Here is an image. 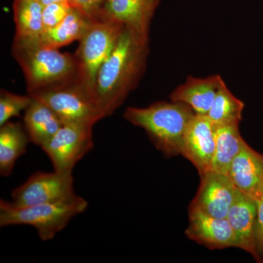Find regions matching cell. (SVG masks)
I'll return each mask as SVG.
<instances>
[{"label": "cell", "instance_id": "obj_1", "mask_svg": "<svg viewBox=\"0 0 263 263\" xmlns=\"http://www.w3.org/2000/svg\"><path fill=\"white\" fill-rule=\"evenodd\" d=\"M149 54V39L124 27L117 45L100 67L95 98L104 117L112 115L143 77Z\"/></svg>", "mask_w": 263, "mask_h": 263}, {"label": "cell", "instance_id": "obj_2", "mask_svg": "<svg viewBox=\"0 0 263 263\" xmlns=\"http://www.w3.org/2000/svg\"><path fill=\"white\" fill-rule=\"evenodd\" d=\"M12 53L24 76L28 95L76 81L75 55L43 44L40 37L13 40Z\"/></svg>", "mask_w": 263, "mask_h": 263}, {"label": "cell", "instance_id": "obj_3", "mask_svg": "<svg viewBox=\"0 0 263 263\" xmlns=\"http://www.w3.org/2000/svg\"><path fill=\"white\" fill-rule=\"evenodd\" d=\"M195 111L179 102H157L146 108L129 107L124 117L144 129L156 148L166 157L181 155L183 138Z\"/></svg>", "mask_w": 263, "mask_h": 263}, {"label": "cell", "instance_id": "obj_4", "mask_svg": "<svg viewBox=\"0 0 263 263\" xmlns=\"http://www.w3.org/2000/svg\"><path fill=\"white\" fill-rule=\"evenodd\" d=\"M87 207L88 202L77 195L67 200L24 207L13 206L10 202L1 200L0 226H32L41 240H49Z\"/></svg>", "mask_w": 263, "mask_h": 263}, {"label": "cell", "instance_id": "obj_5", "mask_svg": "<svg viewBox=\"0 0 263 263\" xmlns=\"http://www.w3.org/2000/svg\"><path fill=\"white\" fill-rule=\"evenodd\" d=\"M124 27L122 24L98 17L93 19L79 41V46L74 53L77 62L76 81L95 100L99 70L117 45Z\"/></svg>", "mask_w": 263, "mask_h": 263}, {"label": "cell", "instance_id": "obj_6", "mask_svg": "<svg viewBox=\"0 0 263 263\" xmlns=\"http://www.w3.org/2000/svg\"><path fill=\"white\" fill-rule=\"evenodd\" d=\"M29 95L46 103L63 124L94 127L105 118L95 99L76 81L57 85Z\"/></svg>", "mask_w": 263, "mask_h": 263}, {"label": "cell", "instance_id": "obj_7", "mask_svg": "<svg viewBox=\"0 0 263 263\" xmlns=\"http://www.w3.org/2000/svg\"><path fill=\"white\" fill-rule=\"evenodd\" d=\"M92 126L63 124L49 141L41 146L55 171L72 174L76 164L93 148Z\"/></svg>", "mask_w": 263, "mask_h": 263}, {"label": "cell", "instance_id": "obj_8", "mask_svg": "<svg viewBox=\"0 0 263 263\" xmlns=\"http://www.w3.org/2000/svg\"><path fill=\"white\" fill-rule=\"evenodd\" d=\"M72 174L35 172L12 192L13 206L24 207L60 201L75 197Z\"/></svg>", "mask_w": 263, "mask_h": 263}, {"label": "cell", "instance_id": "obj_9", "mask_svg": "<svg viewBox=\"0 0 263 263\" xmlns=\"http://www.w3.org/2000/svg\"><path fill=\"white\" fill-rule=\"evenodd\" d=\"M200 176V186L189 210L199 211L213 217L227 218L236 191L229 176L209 171Z\"/></svg>", "mask_w": 263, "mask_h": 263}, {"label": "cell", "instance_id": "obj_10", "mask_svg": "<svg viewBox=\"0 0 263 263\" xmlns=\"http://www.w3.org/2000/svg\"><path fill=\"white\" fill-rule=\"evenodd\" d=\"M215 148L214 124L207 116L195 114L183 138L181 155L193 163L201 176L211 171Z\"/></svg>", "mask_w": 263, "mask_h": 263}, {"label": "cell", "instance_id": "obj_11", "mask_svg": "<svg viewBox=\"0 0 263 263\" xmlns=\"http://www.w3.org/2000/svg\"><path fill=\"white\" fill-rule=\"evenodd\" d=\"M160 3L161 0H107L98 17L122 24L149 39L151 24Z\"/></svg>", "mask_w": 263, "mask_h": 263}, {"label": "cell", "instance_id": "obj_12", "mask_svg": "<svg viewBox=\"0 0 263 263\" xmlns=\"http://www.w3.org/2000/svg\"><path fill=\"white\" fill-rule=\"evenodd\" d=\"M188 238L209 249L238 248L233 228L227 218L213 217L196 210H189Z\"/></svg>", "mask_w": 263, "mask_h": 263}, {"label": "cell", "instance_id": "obj_13", "mask_svg": "<svg viewBox=\"0 0 263 263\" xmlns=\"http://www.w3.org/2000/svg\"><path fill=\"white\" fill-rule=\"evenodd\" d=\"M257 214V199L236 188L234 200L227 219L234 232L238 249L252 255L254 254V233Z\"/></svg>", "mask_w": 263, "mask_h": 263}, {"label": "cell", "instance_id": "obj_14", "mask_svg": "<svg viewBox=\"0 0 263 263\" xmlns=\"http://www.w3.org/2000/svg\"><path fill=\"white\" fill-rule=\"evenodd\" d=\"M223 82L219 75L205 78L190 76L173 91L170 99L171 101L186 104L196 114L206 116Z\"/></svg>", "mask_w": 263, "mask_h": 263}, {"label": "cell", "instance_id": "obj_15", "mask_svg": "<svg viewBox=\"0 0 263 263\" xmlns=\"http://www.w3.org/2000/svg\"><path fill=\"white\" fill-rule=\"evenodd\" d=\"M228 175L235 187L257 199L263 181V155L245 142Z\"/></svg>", "mask_w": 263, "mask_h": 263}, {"label": "cell", "instance_id": "obj_16", "mask_svg": "<svg viewBox=\"0 0 263 263\" xmlns=\"http://www.w3.org/2000/svg\"><path fill=\"white\" fill-rule=\"evenodd\" d=\"M24 122L30 141L41 147L63 125L61 119L51 108L33 98L32 103L24 111Z\"/></svg>", "mask_w": 263, "mask_h": 263}, {"label": "cell", "instance_id": "obj_17", "mask_svg": "<svg viewBox=\"0 0 263 263\" xmlns=\"http://www.w3.org/2000/svg\"><path fill=\"white\" fill-rule=\"evenodd\" d=\"M30 141L25 127L18 122L0 126V174L8 177L13 172L17 160L26 153Z\"/></svg>", "mask_w": 263, "mask_h": 263}, {"label": "cell", "instance_id": "obj_18", "mask_svg": "<svg viewBox=\"0 0 263 263\" xmlns=\"http://www.w3.org/2000/svg\"><path fill=\"white\" fill-rule=\"evenodd\" d=\"M93 19L73 8L56 27L43 31L40 41L46 46L59 49L73 41H79Z\"/></svg>", "mask_w": 263, "mask_h": 263}, {"label": "cell", "instance_id": "obj_19", "mask_svg": "<svg viewBox=\"0 0 263 263\" xmlns=\"http://www.w3.org/2000/svg\"><path fill=\"white\" fill-rule=\"evenodd\" d=\"M215 155L211 171L228 174L230 166L239 153L245 141L239 130V124L214 126Z\"/></svg>", "mask_w": 263, "mask_h": 263}, {"label": "cell", "instance_id": "obj_20", "mask_svg": "<svg viewBox=\"0 0 263 263\" xmlns=\"http://www.w3.org/2000/svg\"><path fill=\"white\" fill-rule=\"evenodd\" d=\"M43 5L37 0L13 1L15 39L32 40L41 37L43 32Z\"/></svg>", "mask_w": 263, "mask_h": 263}, {"label": "cell", "instance_id": "obj_21", "mask_svg": "<svg viewBox=\"0 0 263 263\" xmlns=\"http://www.w3.org/2000/svg\"><path fill=\"white\" fill-rule=\"evenodd\" d=\"M245 106V103L230 91L224 81L206 116L214 126L240 124Z\"/></svg>", "mask_w": 263, "mask_h": 263}, {"label": "cell", "instance_id": "obj_22", "mask_svg": "<svg viewBox=\"0 0 263 263\" xmlns=\"http://www.w3.org/2000/svg\"><path fill=\"white\" fill-rule=\"evenodd\" d=\"M32 101L30 95H20L5 89L0 91V126L9 122L13 117H19L25 111Z\"/></svg>", "mask_w": 263, "mask_h": 263}, {"label": "cell", "instance_id": "obj_23", "mask_svg": "<svg viewBox=\"0 0 263 263\" xmlns=\"http://www.w3.org/2000/svg\"><path fill=\"white\" fill-rule=\"evenodd\" d=\"M72 8L69 1L57 2L43 7V31L56 27L68 15Z\"/></svg>", "mask_w": 263, "mask_h": 263}, {"label": "cell", "instance_id": "obj_24", "mask_svg": "<svg viewBox=\"0 0 263 263\" xmlns=\"http://www.w3.org/2000/svg\"><path fill=\"white\" fill-rule=\"evenodd\" d=\"M257 214L254 233L253 257L256 262L263 263V199H257Z\"/></svg>", "mask_w": 263, "mask_h": 263}, {"label": "cell", "instance_id": "obj_25", "mask_svg": "<svg viewBox=\"0 0 263 263\" xmlns=\"http://www.w3.org/2000/svg\"><path fill=\"white\" fill-rule=\"evenodd\" d=\"M72 8L92 18H98L107 0H68Z\"/></svg>", "mask_w": 263, "mask_h": 263}, {"label": "cell", "instance_id": "obj_26", "mask_svg": "<svg viewBox=\"0 0 263 263\" xmlns=\"http://www.w3.org/2000/svg\"><path fill=\"white\" fill-rule=\"evenodd\" d=\"M43 7L51 4V3H57V2L68 1V0H37Z\"/></svg>", "mask_w": 263, "mask_h": 263}, {"label": "cell", "instance_id": "obj_27", "mask_svg": "<svg viewBox=\"0 0 263 263\" xmlns=\"http://www.w3.org/2000/svg\"><path fill=\"white\" fill-rule=\"evenodd\" d=\"M263 199V181L262 182V184H261L260 188H259L258 197H257V199Z\"/></svg>", "mask_w": 263, "mask_h": 263}]
</instances>
